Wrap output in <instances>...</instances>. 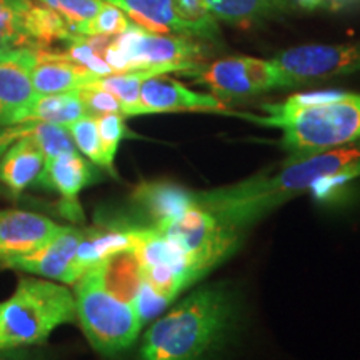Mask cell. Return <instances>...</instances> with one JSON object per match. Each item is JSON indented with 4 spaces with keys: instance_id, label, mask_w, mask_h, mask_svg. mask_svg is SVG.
<instances>
[{
    "instance_id": "cell-31",
    "label": "cell",
    "mask_w": 360,
    "mask_h": 360,
    "mask_svg": "<svg viewBox=\"0 0 360 360\" xmlns=\"http://www.w3.org/2000/svg\"><path fill=\"white\" fill-rule=\"evenodd\" d=\"M167 304V300L162 299L160 295H157L147 283H142L141 290H139L137 297H135L134 309L135 312L139 314V317H141L142 323H146L147 321H150L152 317H155V315Z\"/></svg>"
},
{
    "instance_id": "cell-18",
    "label": "cell",
    "mask_w": 360,
    "mask_h": 360,
    "mask_svg": "<svg viewBox=\"0 0 360 360\" xmlns=\"http://www.w3.org/2000/svg\"><path fill=\"white\" fill-rule=\"evenodd\" d=\"M132 199L146 214L159 224L162 220L177 217L195 204L193 192L170 182H142L135 187Z\"/></svg>"
},
{
    "instance_id": "cell-27",
    "label": "cell",
    "mask_w": 360,
    "mask_h": 360,
    "mask_svg": "<svg viewBox=\"0 0 360 360\" xmlns=\"http://www.w3.org/2000/svg\"><path fill=\"white\" fill-rule=\"evenodd\" d=\"M30 137L37 142L40 150L44 152L45 160H51L52 157L62 154V152L77 150L69 129L64 127V125L32 122Z\"/></svg>"
},
{
    "instance_id": "cell-3",
    "label": "cell",
    "mask_w": 360,
    "mask_h": 360,
    "mask_svg": "<svg viewBox=\"0 0 360 360\" xmlns=\"http://www.w3.org/2000/svg\"><path fill=\"white\" fill-rule=\"evenodd\" d=\"M267 115L247 114V120L283 130L282 147L292 159L360 141V96L347 94L337 101L310 107L265 103Z\"/></svg>"
},
{
    "instance_id": "cell-20",
    "label": "cell",
    "mask_w": 360,
    "mask_h": 360,
    "mask_svg": "<svg viewBox=\"0 0 360 360\" xmlns=\"http://www.w3.org/2000/svg\"><path fill=\"white\" fill-rule=\"evenodd\" d=\"M87 115L82 98L77 90L51 96H39L30 107L25 122H47L57 125H67Z\"/></svg>"
},
{
    "instance_id": "cell-23",
    "label": "cell",
    "mask_w": 360,
    "mask_h": 360,
    "mask_svg": "<svg viewBox=\"0 0 360 360\" xmlns=\"http://www.w3.org/2000/svg\"><path fill=\"white\" fill-rule=\"evenodd\" d=\"M210 12L231 24H249L272 15L283 6L282 0H204Z\"/></svg>"
},
{
    "instance_id": "cell-26",
    "label": "cell",
    "mask_w": 360,
    "mask_h": 360,
    "mask_svg": "<svg viewBox=\"0 0 360 360\" xmlns=\"http://www.w3.org/2000/svg\"><path fill=\"white\" fill-rule=\"evenodd\" d=\"M69 132L74 139L75 147L84 157L92 162V164L103 167V154L101 135H98L97 119L94 115H84L79 120L67 125Z\"/></svg>"
},
{
    "instance_id": "cell-19",
    "label": "cell",
    "mask_w": 360,
    "mask_h": 360,
    "mask_svg": "<svg viewBox=\"0 0 360 360\" xmlns=\"http://www.w3.org/2000/svg\"><path fill=\"white\" fill-rule=\"evenodd\" d=\"M103 2L122 8L134 24L148 32L186 35V30L175 13L174 0H103Z\"/></svg>"
},
{
    "instance_id": "cell-1",
    "label": "cell",
    "mask_w": 360,
    "mask_h": 360,
    "mask_svg": "<svg viewBox=\"0 0 360 360\" xmlns=\"http://www.w3.org/2000/svg\"><path fill=\"white\" fill-rule=\"evenodd\" d=\"M359 177L360 141L300 159L289 157L277 170L269 169L231 186L193 192V199L224 225L242 233L297 195L314 191L327 197Z\"/></svg>"
},
{
    "instance_id": "cell-10",
    "label": "cell",
    "mask_w": 360,
    "mask_h": 360,
    "mask_svg": "<svg viewBox=\"0 0 360 360\" xmlns=\"http://www.w3.org/2000/svg\"><path fill=\"white\" fill-rule=\"evenodd\" d=\"M37 62L35 49H12L0 52V125L25 122L30 107L39 96L32 84Z\"/></svg>"
},
{
    "instance_id": "cell-24",
    "label": "cell",
    "mask_w": 360,
    "mask_h": 360,
    "mask_svg": "<svg viewBox=\"0 0 360 360\" xmlns=\"http://www.w3.org/2000/svg\"><path fill=\"white\" fill-rule=\"evenodd\" d=\"M174 8L187 37L219 39L217 17L210 12L204 0H174Z\"/></svg>"
},
{
    "instance_id": "cell-4",
    "label": "cell",
    "mask_w": 360,
    "mask_h": 360,
    "mask_svg": "<svg viewBox=\"0 0 360 360\" xmlns=\"http://www.w3.org/2000/svg\"><path fill=\"white\" fill-rule=\"evenodd\" d=\"M75 319V299L67 287L20 278L15 292L0 302V350L44 344L57 327Z\"/></svg>"
},
{
    "instance_id": "cell-22",
    "label": "cell",
    "mask_w": 360,
    "mask_h": 360,
    "mask_svg": "<svg viewBox=\"0 0 360 360\" xmlns=\"http://www.w3.org/2000/svg\"><path fill=\"white\" fill-rule=\"evenodd\" d=\"M154 75H162L159 70H134V72H117V74L101 75L94 82L96 87H101L112 94L122 105V114L125 117L134 115L137 109L141 87L143 80Z\"/></svg>"
},
{
    "instance_id": "cell-6",
    "label": "cell",
    "mask_w": 360,
    "mask_h": 360,
    "mask_svg": "<svg viewBox=\"0 0 360 360\" xmlns=\"http://www.w3.org/2000/svg\"><path fill=\"white\" fill-rule=\"evenodd\" d=\"M74 299L80 327L98 354L114 357L137 340L143 323L134 305L110 295L92 269L75 282Z\"/></svg>"
},
{
    "instance_id": "cell-5",
    "label": "cell",
    "mask_w": 360,
    "mask_h": 360,
    "mask_svg": "<svg viewBox=\"0 0 360 360\" xmlns=\"http://www.w3.org/2000/svg\"><path fill=\"white\" fill-rule=\"evenodd\" d=\"M207 49L186 35L154 34L132 24L124 32L110 35L103 60L112 72L159 70L187 72L202 65Z\"/></svg>"
},
{
    "instance_id": "cell-29",
    "label": "cell",
    "mask_w": 360,
    "mask_h": 360,
    "mask_svg": "<svg viewBox=\"0 0 360 360\" xmlns=\"http://www.w3.org/2000/svg\"><path fill=\"white\" fill-rule=\"evenodd\" d=\"M134 22L129 19V15L122 8L112 6L109 2H103L101 11L94 19L79 29V35H115L127 30Z\"/></svg>"
},
{
    "instance_id": "cell-30",
    "label": "cell",
    "mask_w": 360,
    "mask_h": 360,
    "mask_svg": "<svg viewBox=\"0 0 360 360\" xmlns=\"http://www.w3.org/2000/svg\"><path fill=\"white\" fill-rule=\"evenodd\" d=\"M77 92L80 98H82L89 115L97 117L103 114H122V105H120V102L117 101L112 94L107 92V90L89 84L82 89H77Z\"/></svg>"
},
{
    "instance_id": "cell-8",
    "label": "cell",
    "mask_w": 360,
    "mask_h": 360,
    "mask_svg": "<svg viewBox=\"0 0 360 360\" xmlns=\"http://www.w3.org/2000/svg\"><path fill=\"white\" fill-rule=\"evenodd\" d=\"M184 74L192 75L193 82L204 85L210 90V96L220 101L245 98L274 89H285V80L274 58L227 57Z\"/></svg>"
},
{
    "instance_id": "cell-25",
    "label": "cell",
    "mask_w": 360,
    "mask_h": 360,
    "mask_svg": "<svg viewBox=\"0 0 360 360\" xmlns=\"http://www.w3.org/2000/svg\"><path fill=\"white\" fill-rule=\"evenodd\" d=\"M97 127L101 135L102 154H103V169H107L112 175H115L114 160L119 150L120 142L129 135L127 125H125L122 114H103L97 115Z\"/></svg>"
},
{
    "instance_id": "cell-7",
    "label": "cell",
    "mask_w": 360,
    "mask_h": 360,
    "mask_svg": "<svg viewBox=\"0 0 360 360\" xmlns=\"http://www.w3.org/2000/svg\"><path fill=\"white\" fill-rule=\"evenodd\" d=\"M154 229L184 260L193 282L229 257L242 236L199 204L191 205L177 217L154 224Z\"/></svg>"
},
{
    "instance_id": "cell-13",
    "label": "cell",
    "mask_w": 360,
    "mask_h": 360,
    "mask_svg": "<svg viewBox=\"0 0 360 360\" xmlns=\"http://www.w3.org/2000/svg\"><path fill=\"white\" fill-rule=\"evenodd\" d=\"M85 231L75 227H64L56 237H52L47 244L37 250L27 252L2 260V264L8 269H19L35 276L53 278V281L74 283L72 277V260L80 242H82Z\"/></svg>"
},
{
    "instance_id": "cell-12",
    "label": "cell",
    "mask_w": 360,
    "mask_h": 360,
    "mask_svg": "<svg viewBox=\"0 0 360 360\" xmlns=\"http://www.w3.org/2000/svg\"><path fill=\"white\" fill-rule=\"evenodd\" d=\"M96 180L97 174L92 164L85 160L79 150H70L45 160L44 172L35 184L60 193L62 215L80 222L84 220V212L79 204V193Z\"/></svg>"
},
{
    "instance_id": "cell-21",
    "label": "cell",
    "mask_w": 360,
    "mask_h": 360,
    "mask_svg": "<svg viewBox=\"0 0 360 360\" xmlns=\"http://www.w3.org/2000/svg\"><path fill=\"white\" fill-rule=\"evenodd\" d=\"M32 6L30 0H0V52L34 49L27 32V15Z\"/></svg>"
},
{
    "instance_id": "cell-33",
    "label": "cell",
    "mask_w": 360,
    "mask_h": 360,
    "mask_svg": "<svg viewBox=\"0 0 360 360\" xmlns=\"http://www.w3.org/2000/svg\"><path fill=\"white\" fill-rule=\"evenodd\" d=\"M297 6H300L302 8H307V11H312V8L321 7L326 0H295Z\"/></svg>"
},
{
    "instance_id": "cell-14",
    "label": "cell",
    "mask_w": 360,
    "mask_h": 360,
    "mask_svg": "<svg viewBox=\"0 0 360 360\" xmlns=\"http://www.w3.org/2000/svg\"><path fill=\"white\" fill-rule=\"evenodd\" d=\"M64 229L49 217L27 210H0V260L37 250Z\"/></svg>"
},
{
    "instance_id": "cell-17",
    "label": "cell",
    "mask_w": 360,
    "mask_h": 360,
    "mask_svg": "<svg viewBox=\"0 0 360 360\" xmlns=\"http://www.w3.org/2000/svg\"><path fill=\"white\" fill-rule=\"evenodd\" d=\"M90 269L96 272L101 285L110 295L125 304L134 305L135 297L143 283L142 264L134 249L115 252Z\"/></svg>"
},
{
    "instance_id": "cell-9",
    "label": "cell",
    "mask_w": 360,
    "mask_h": 360,
    "mask_svg": "<svg viewBox=\"0 0 360 360\" xmlns=\"http://www.w3.org/2000/svg\"><path fill=\"white\" fill-rule=\"evenodd\" d=\"M287 87L317 82L360 70V42L337 45H300L274 58Z\"/></svg>"
},
{
    "instance_id": "cell-32",
    "label": "cell",
    "mask_w": 360,
    "mask_h": 360,
    "mask_svg": "<svg viewBox=\"0 0 360 360\" xmlns=\"http://www.w3.org/2000/svg\"><path fill=\"white\" fill-rule=\"evenodd\" d=\"M0 360H45V357L39 350H30L29 347H17L0 350Z\"/></svg>"
},
{
    "instance_id": "cell-15",
    "label": "cell",
    "mask_w": 360,
    "mask_h": 360,
    "mask_svg": "<svg viewBox=\"0 0 360 360\" xmlns=\"http://www.w3.org/2000/svg\"><path fill=\"white\" fill-rule=\"evenodd\" d=\"M37 62L32 70V84L37 96L70 92L82 89L101 75L94 74L67 57V53L52 49H35Z\"/></svg>"
},
{
    "instance_id": "cell-2",
    "label": "cell",
    "mask_w": 360,
    "mask_h": 360,
    "mask_svg": "<svg viewBox=\"0 0 360 360\" xmlns=\"http://www.w3.org/2000/svg\"><path fill=\"white\" fill-rule=\"evenodd\" d=\"M232 299L220 285L200 287L154 322L139 360H204L227 334Z\"/></svg>"
},
{
    "instance_id": "cell-11",
    "label": "cell",
    "mask_w": 360,
    "mask_h": 360,
    "mask_svg": "<svg viewBox=\"0 0 360 360\" xmlns=\"http://www.w3.org/2000/svg\"><path fill=\"white\" fill-rule=\"evenodd\" d=\"M167 112H212V114L237 115L245 119V114L231 110L220 98L210 94L193 92L179 80L165 77V74L143 80L134 115L167 114Z\"/></svg>"
},
{
    "instance_id": "cell-28",
    "label": "cell",
    "mask_w": 360,
    "mask_h": 360,
    "mask_svg": "<svg viewBox=\"0 0 360 360\" xmlns=\"http://www.w3.org/2000/svg\"><path fill=\"white\" fill-rule=\"evenodd\" d=\"M37 2L64 17L74 34L79 32L85 22L94 19L103 6V0H37Z\"/></svg>"
},
{
    "instance_id": "cell-16",
    "label": "cell",
    "mask_w": 360,
    "mask_h": 360,
    "mask_svg": "<svg viewBox=\"0 0 360 360\" xmlns=\"http://www.w3.org/2000/svg\"><path fill=\"white\" fill-rule=\"evenodd\" d=\"M30 130H32V122H30ZM44 167V152L29 132V135L13 142L0 157V182L13 193H20L37 182Z\"/></svg>"
}]
</instances>
